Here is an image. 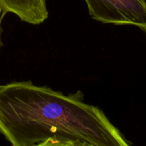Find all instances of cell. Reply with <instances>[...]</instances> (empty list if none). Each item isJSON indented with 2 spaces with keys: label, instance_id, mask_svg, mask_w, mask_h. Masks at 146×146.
I'll return each instance as SVG.
<instances>
[{
  "label": "cell",
  "instance_id": "3957f363",
  "mask_svg": "<svg viewBox=\"0 0 146 146\" xmlns=\"http://www.w3.org/2000/svg\"><path fill=\"white\" fill-rule=\"evenodd\" d=\"M0 7L4 17L11 13L33 25L42 24L48 17L46 0H0Z\"/></svg>",
  "mask_w": 146,
  "mask_h": 146
},
{
  "label": "cell",
  "instance_id": "7a4b0ae2",
  "mask_svg": "<svg viewBox=\"0 0 146 146\" xmlns=\"http://www.w3.org/2000/svg\"><path fill=\"white\" fill-rule=\"evenodd\" d=\"M93 19L103 24L133 25L146 32L145 0H84Z\"/></svg>",
  "mask_w": 146,
  "mask_h": 146
},
{
  "label": "cell",
  "instance_id": "277c9868",
  "mask_svg": "<svg viewBox=\"0 0 146 146\" xmlns=\"http://www.w3.org/2000/svg\"><path fill=\"white\" fill-rule=\"evenodd\" d=\"M31 146H84L80 144L75 143L72 142H66V141H58L55 139H48L47 141L41 142L40 143Z\"/></svg>",
  "mask_w": 146,
  "mask_h": 146
},
{
  "label": "cell",
  "instance_id": "5b68a950",
  "mask_svg": "<svg viewBox=\"0 0 146 146\" xmlns=\"http://www.w3.org/2000/svg\"><path fill=\"white\" fill-rule=\"evenodd\" d=\"M3 15H2V12H1V7H0V46L1 45V20H2L3 18Z\"/></svg>",
  "mask_w": 146,
  "mask_h": 146
},
{
  "label": "cell",
  "instance_id": "6da1fadb",
  "mask_svg": "<svg viewBox=\"0 0 146 146\" xmlns=\"http://www.w3.org/2000/svg\"><path fill=\"white\" fill-rule=\"evenodd\" d=\"M0 133L11 146L48 139L84 146H131L99 108L81 91L66 95L31 81L0 85Z\"/></svg>",
  "mask_w": 146,
  "mask_h": 146
}]
</instances>
